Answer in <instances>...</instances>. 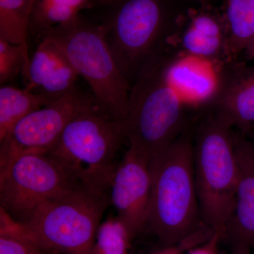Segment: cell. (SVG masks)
I'll return each mask as SVG.
<instances>
[{"instance_id":"6da1fadb","label":"cell","mask_w":254,"mask_h":254,"mask_svg":"<svg viewBox=\"0 0 254 254\" xmlns=\"http://www.w3.org/2000/svg\"><path fill=\"white\" fill-rule=\"evenodd\" d=\"M152 194L148 226L161 247L192 239H208L213 232L200 214L193 170V142L182 133L150 160Z\"/></svg>"},{"instance_id":"7a4b0ae2","label":"cell","mask_w":254,"mask_h":254,"mask_svg":"<svg viewBox=\"0 0 254 254\" xmlns=\"http://www.w3.org/2000/svg\"><path fill=\"white\" fill-rule=\"evenodd\" d=\"M103 19L107 42L130 87L168 53L175 25L165 0H111Z\"/></svg>"},{"instance_id":"3957f363","label":"cell","mask_w":254,"mask_h":254,"mask_svg":"<svg viewBox=\"0 0 254 254\" xmlns=\"http://www.w3.org/2000/svg\"><path fill=\"white\" fill-rule=\"evenodd\" d=\"M44 37L62 48L78 76L89 85L98 109L110 120L125 123L131 87L115 61L101 25L81 14L41 38Z\"/></svg>"},{"instance_id":"277c9868","label":"cell","mask_w":254,"mask_h":254,"mask_svg":"<svg viewBox=\"0 0 254 254\" xmlns=\"http://www.w3.org/2000/svg\"><path fill=\"white\" fill-rule=\"evenodd\" d=\"M109 195L81 184L40 205L26 222L14 220L21 235L53 254H93Z\"/></svg>"},{"instance_id":"5b68a950","label":"cell","mask_w":254,"mask_h":254,"mask_svg":"<svg viewBox=\"0 0 254 254\" xmlns=\"http://www.w3.org/2000/svg\"><path fill=\"white\" fill-rule=\"evenodd\" d=\"M125 139L123 124L102 113L93 97L68 122L48 155L83 185L109 195L118 165L115 158Z\"/></svg>"},{"instance_id":"8992f818","label":"cell","mask_w":254,"mask_h":254,"mask_svg":"<svg viewBox=\"0 0 254 254\" xmlns=\"http://www.w3.org/2000/svg\"><path fill=\"white\" fill-rule=\"evenodd\" d=\"M193 170L202 220L222 238L238 180L235 130L210 113L195 133Z\"/></svg>"},{"instance_id":"52a82bcc","label":"cell","mask_w":254,"mask_h":254,"mask_svg":"<svg viewBox=\"0 0 254 254\" xmlns=\"http://www.w3.org/2000/svg\"><path fill=\"white\" fill-rule=\"evenodd\" d=\"M165 58L155 62L131 87L123 124L129 145L149 160L182 133L186 105L167 79Z\"/></svg>"},{"instance_id":"ba28073f","label":"cell","mask_w":254,"mask_h":254,"mask_svg":"<svg viewBox=\"0 0 254 254\" xmlns=\"http://www.w3.org/2000/svg\"><path fill=\"white\" fill-rule=\"evenodd\" d=\"M81 184L48 154L21 155L0 169V209L22 223L40 205Z\"/></svg>"},{"instance_id":"9c48e42d","label":"cell","mask_w":254,"mask_h":254,"mask_svg":"<svg viewBox=\"0 0 254 254\" xmlns=\"http://www.w3.org/2000/svg\"><path fill=\"white\" fill-rule=\"evenodd\" d=\"M92 98L77 88L20 120L0 141V169L21 155L48 154L68 122Z\"/></svg>"},{"instance_id":"30bf717a","label":"cell","mask_w":254,"mask_h":254,"mask_svg":"<svg viewBox=\"0 0 254 254\" xmlns=\"http://www.w3.org/2000/svg\"><path fill=\"white\" fill-rule=\"evenodd\" d=\"M151 194L149 159L129 145L115 169L109 198L133 240L148 225Z\"/></svg>"},{"instance_id":"8fae6325","label":"cell","mask_w":254,"mask_h":254,"mask_svg":"<svg viewBox=\"0 0 254 254\" xmlns=\"http://www.w3.org/2000/svg\"><path fill=\"white\" fill-rule=\"evenodd\" d=\"M228 67L218 74L210 114L247 135L254 132V65L235 62Z\"/></svg>"},{"instance_id":"7c38bea8","label":"cell","mask_w":254,"mask_h":254,"mask_svg":"<svg viewBox=\"0 0 254 254\" xmlns=\"http://www.w3.org/2000/svg\"><path fill=\"white\" fill-rule=\"evenodd\" d=\"M238 180L231 216L222 235V242L235 248L254 244V143L235 131Z\"/></svg>"},{"instance_id":"4fadbf2b","label":"cell","mask_w":254,"mask_h":254,"mask_svg":"<svg viewBox=\"0 0 254 254\" xmlns=\"http://www.w3.org/2000/svg\"><path fill=\"white\" fill-rule=\"evenodd\" d=\"M78 76L62 48L44 37L30 59L24 77L26 89L53 101L77 89Z\"/></svg>"},{"instance_id":"5bb4252c","label":"cell","mask_w":254,"mask_h":254,"mask_svg":"<svg viewBox=\"0 0 254 254\" xmlns=\"http://www.w3.org/2000/svg\"><path fill=\"white\" fill-rule=\"evenodd\" d=\"M186 26L179 33L182 53L213 64L227 62L226 25L223 16L208 11H195L190 14Z\"/></svg>"},{"instance_id":"9a60e30c","label":"cell","mask_w":254,"mask_h":254,"mask_svg":"<svg viewBox=\"0 0 254 254\" xmlns=\"http://www.w3.org/2000/svg\"><path fill=\"white\" fill-rule=\"evenodd\" d=\"M167 79L185 105L210 104L218 86V71L210 63L193 57L165 58Z\"/></svg>"},{"instance_id":"2e32d148","label":"cell","mask_w":254,"mask_h":254,"mask_svg":"<svg viewBox=\"0 0 254 254\" xmlns=\"http://www.w3.org/2000/svg\"><path fill=\"white\" fill-rule=\"evenodd\" d=\"M91 0H35L30 17L29 33L41 39L53 28L66 24L89 8Z\"/></svg>"},{"instance_id":"e0dca14e","label":"cell","mask_w":254,"mask_h":254,"mask_svg":"<svg viewBox=\"0 0 254 254\" xmlns=\"http://www.w3.org/2000/svg\"><path fill=\"white\" fill-rule=\"evenodd\" d=\"M227 54L231 63L243 53L254 36V0H225Z\"/></svg>"},{"instance_id":"ac0fdd59","label":"cell","mask_w":254,"mask_h":254,"mask_svg":"<svg viewBox=\"0 0 254 254\" xmlns=\"http://www.w3.org/2000/svg\"><path fill=\"white\" fill-rule=\"evenodd\" d=\"M50 100L29 90L9 85L0 88V141L30 113L50 103Z\"/></svg>"},{"instance_id":"d6986e66","label":"cell","mask_w":254,"mask_h":254,"mask_svg":"<svg viewBox=\"0 0 254 254\" xmlns=\"http://www.w3.org/2000/svg\"><path fill=\"white\" fill-rule=\"evenodd\" d=\"M35 0H0V39L22 47L28 54L30 17Z\"/></svg>"},{"instance_id":"ffe728a7","label":"cell","mask_w":254,"mask_h":254,"mask_svg":"<svg viewBox=\"0 0 254 254\" xmlns=\"http://www.w3.org/2000/svg\"><path fill=\"white\" fill-rule=\"evenodd\" d=\"M127 227L117 216H109L100 224L93 254H128L132 242Z\"/></svg>"},{"instance_id":"44dd1931","label":"cell","mask_w":254,"mask_h":254,"mask_svg":"<svg viewBox=\"0 0 254 254\" xmlns=\"http://www.w3.org/2000/svg\"><path fill=\"white\" fill-rule=\"evenodd\" d=\"M0 254H53L21 235L14 220L0 209Z\"/></svg>"},{"instance_id":"7402d4cb","label":"cell","mask_w":254,"mask_h":254,"mask_svg":"<svg viewBox=\"0 0 254 254\" xmlns=\"http://www.w3.org/2000/svg\"><path fill=\"white\" fill-rule=\"evenodd\" d=\"M31 57L22 47L0 39V83L12 81L19 73L26 75Z\"/></svg>"},{"instance_id":"603a6c76","label":"cell","mask_w":254,"mask_h":254,"mask_svg":"<svg viewBox=\"0 0 254 254\" xmlns=\"http://www.w3.org/2000/svg\"><path fill=\"white\" fill-rule=\"evenodd\" d=\"M221 242L220 235L214 233L208 240L191 247L184 254H219V245Z\"/></svg>"},{"instance_id":"cb8c5ba5","label":"cell","mask_w":254,"mask_h":254,"mask_svg":"<svg viewBox=\"0 0 254 254\" xmlns=\"http://www.w3.org/2000/svg\"><path fill=\"white\" fill-rule=\"evenodd\" d=\"M200 239H192V240L182 242L180 245L171 246V247H161L160 250L156 251L152 254H184L191 247L203 243Z\"/></svg>"},{"instance_id":"d4e9b609","label":"cell","mask_w":254,"mask_h":254,"mask_svg":"<svg viewBox=\"0 0 254 254\" xmlns=\"http://www.w3.org/2000/svg\"><path fill=\"white\" fill-rule=\"evenodd\" d=\"M244 56L247 60H254V36L243 52Z\"/></svg>"},{"instance_id":"484cf974","label":"cell","mask_w":254,"mask_h":254,"mask_svg":"<svg viewBox=\"0 0 254 254\" xmlns=\"http://www.w3.org/2000/svg\"><path fill=\"white\" fill-rule=\"evenodd\" d=\"M232 254H252L250 247H237L232 249Z\"/></svg>"},{"instance_id":"4316f807","label":"cell","mask_w":254,"mask_h":254,"mask_svg":"<svg viewBox=\"0 0 254 254\" xmlns=\"http://www.w3.org/2000/svg\"><path fill=\"white\" fill-rule=\"evenodd\" d=\"M247 136L250 137L251 139H252V141H253V142L254 143V132H252V133H248V134H247Z\"/></svg>"},{"instance_id":"83f0119b","label":"cell","mask_w":254,"mask_h":254,"mask_svg":"<svg viewBox=\"0 0 254 254\" xmlns=\"http://www.w3.org/2000/svg\"><path fill=\"white\" fill-rule=\"evenodd\" d=\"M95 1H98V2L103 3V4H104V3L108 2V1H111V0H95Z\"/></svg>"},{"instance_id":"f1b7e54d","label":"cell","mask_w":254,"mask_h":254,"mask_svg":"<svg viewBox=\"0 0 254 254\" xmlns=\"http://www.w3.org/2000/svg\"><path fill=\"white\" fill-rule=\"evenodd\" d=\"M252 254H254V244L252 246Z\"/></svg>"},{"instance_id":"f546056e","label":"cell","mask_w":254,"mask_h":254,"mask_svg":"<svg viewBox=\"0 0 254 254\" xmlns=\"http://www.w3.org/2000/svg\"><path fill=\"white\" fill-rule=\"evenodd\" d=\"M200 1H207L208 0H199Z\"/></svg>"}]
</instances>
